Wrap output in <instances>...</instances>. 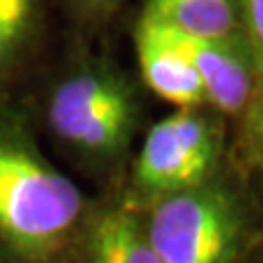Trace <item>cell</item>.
<instances>
[{"label": "cell", "mask_w": 263, "mask_h": 263, "mask_svg": "<svg viewBox=\"0 0 263 263\" xmlns=\"http://www.w3.org/2000/svg\"><path fill=\"white\" fill-rule=\"evenodd\" d=\"M90 202L44 154L22 105L0 95V254L66 263Z\"/></svg>", "instance_id": "cell-1"}, {"label": "cell", "mask_w": 263, "mask_h": 263, "mask_svg": "<svg viewBox=\"0 0 263 263\" xmlns=\"http://www.w3.org/2000/svg\"><path fill=\"white\" fill-rule=\"evenodd\" d=\"M44 127L64 156L90 174L125 164L141 127L138 86L110 57H75L44 97Z\"/></svg>", "instance_id": "cell-2"}, {"label": "cell", "mask_w": 263, "mask_h": 263, "mask_svg": "<svg viewBox=\"0 0 263 263\" xmlns=\"http://www.w3.org/2000/svg\"><path fill=\"white\" fill-rule=\"evenodd\" d=\"M162 263H239L248 243L243 195L221 171L200 186L141 204Z\"/></svg>", "instance_id": "cell-3"}, {"label": "cell", "mask_w": 263, "mask_h": 263, "mask_svg": "<svg viewBox=\"0 0 263 263\" xmlns=\"http://www.w3.org/2000/svg\"><path fill=\"white\" fill-rule=\"evenodd\" d=\"M230 125L209 105L176 108L145 132L129 162L127 189L134 204L200 186L224 171Z\"/></svg>", "instance_id": "cell-4"}, {"label": "cell", "mask_w": 263, "mask_h": 263, "mask_svg": "<svg viewBox=\"0 0 263 263\" xmlns=\"http://www.w3.org/2000/svg\"><path fill=\"white\" fill-rule=\"evenodd\" d=\"M66 263H162L147 237L141 206L125 193L90 204Z\"/></svg>", "instance_id": "cell-5"}, {"label": "cell", "mask_w": 263, "mask_h": 263, "mask_svg": "<svg viewBox=\"0 0 263 263\" xmlns=\"http://www.w3.org/2000/svg\"><path fill=\"white\" fill-rule=\"evenodd\" d=\"M178 37L202 81L206 105L235 121L259 81V66L246 35L202 40L178 33Z\"/></svg>", "instance_id": "cell-6"}, {"label": "cell", "mask_w": 263, "mask_h": 263, "mask_svg": "<svg viewBox=\"0 0 263 263\" xmlns=\"http://www.w3.org/2000/svg\"><path fill=\"white\" fill-rule=\"evenodd\" d=\"M132 37L138 75L147 90L174 108L206 105L202 81L174 29L141 13Z\"/></svg>", "instance_id": "cell-7"}, {"label": "cell", "mask_w": 263, "mask_h": 263, "mask_svg": "<svg viewBox=\"0 0 263 263\" xmlns=\"http://www.w3.org/2000/svg\"><path fill=\"white\" fill-rule=\"evenodd\" d=\"M141 13L189 37L213 40L243 33L237 0H143Z\"/></svg>", "instance_id": "cell-8"}, {"label": "cell", "mask_w": 263, "mask_h": 263, "mask_svg": "<svg viewBox=\"0 0 263 263\" xmlns=\"http://www.w3.org/2000/svg\"><path fill=\"white\" fill-rule=\"evenodd\" d=\"M44 18V0H0V90L35 53Z\"/></svg>", "instance_id": "cell-9"}, {"label": "cell", "mask_w": 263, "mask_h": 263, "mask_svg": "<svg viewBox=\"0 0 263 263\" xmlns=\"http://www.w3.org/2000/svg\"><path fill=\"white\" fill-rule=\"evenodd\" d=\"M233 125L228 162L239 171V176L254 178L263 184V75H259L248 103Z\"/></svg>", "instance_id": "cell-10"}, {"label": "cell", "mask_w": 263, "mask_h": 263, "mask_svg": "<svg viewBox=\"0 0 263 263\" xmlns=\"http://www.w3.org/2000/svg\"><path fill=\"white\" fill-rule=\"evenodd\" d=\"M241 13V29L254 53L259 66V75H263V0H237Z\"/></svg>", "instance_id": "cell-11"}, {"label": "cell", "mask_w": 263, "mask_h": 263, "mask_svg": "<svg viewBox=\"0 0 263 263\" xmlns=\"http://www.w3.org/2000/svg\"><path fill=\"white\" fill-rule=\"evenodd\" d=\"M66 3H68L70 11L79 20L101 22V20H108L119 9L123 0H66Z\"/></svg>", "instance_id": "cell-12"}, {"label": "cell", "mask_w": 263, "mask_h": 263, "mask_svg": "<svg viewBox=\"0 0 263 263\" xmlns=\"http://www.w3.org/2000/svg\"><path fill=\"white\" fill-rule=\"evenodd\" d=\"M0 263H11V261H9V259H5L3 254H0Z\"/></svg>", "instance_id": "cell-13"}, {"label": "cell", "mask_w": 263, "mask_h": 263, "mask_svg": "<svg viewBox=\"0 0 263 263\" xmlns=\"http://www.w3.org/2000/svg\"><path fill=\"white\" fill-rule=\"evenodd\" d=\"M259 243H263V237H261V239H259Z\"/></svg>", "instance_id": "cell-14"}, {"label": "cell", "mask_w": 263, "mask_h": 263, "mask_svg": "<svg viewBox=\"0 0 263 263\" xmlns=\"http://www.w3.org/2000/svg\"><path fill=\"white\" fill-rule=\"evenodd\" d=\"M261 246H263V243H261ZM261 263H263V259H261Z\"/></svg>", "instance_id": "cell-15"}]
</instances>
